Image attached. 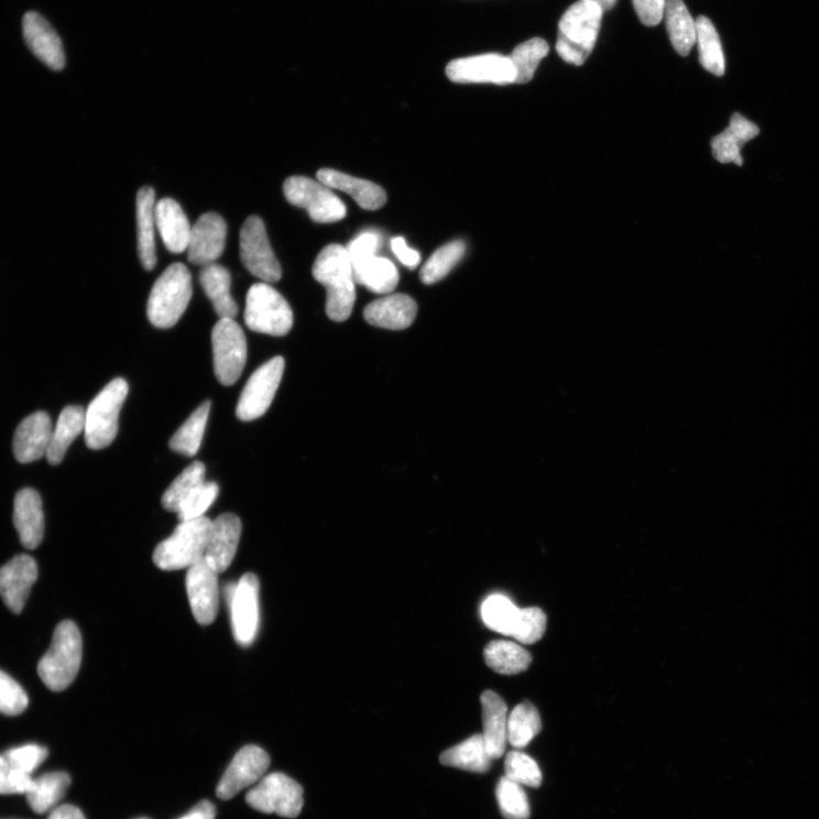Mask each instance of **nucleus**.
Here are the masks:
<instances>
[{"mask_svg": "<svg viewBox=\"0 0 819 819\" xmlns=\"http://www.w3.org/2000/svg\"><path fill=\"white\" fill-rule=\"evenodd\" d=\"M632 2L644 25L656 26L663 21L667 0H632Z\"/></svg>", "mask_w": 819, "mask_h": 819, "instance_id": "51", "label": "nucleus"}, {"mask_svg": "<svg viewBox=\"0 0 819 819\" xmlns=\"http://www.w3.org/2000/svg\"><path fill=\"white\" fill-rule=\"evenodd\" d=\"M550 46L542 39H533L518 45L509 56L516 70L515 84L529 83L539 62L549 54Z\"/></svg>", "mask_w": 819, "mask_h": 819, "instance_id": "42", "label": "nucleus"}, {"mask_svg": "<svg viewBox=\"0 0 819 819\" xmlns=\"http://www.w3.org/2000/svg\"><path fill=\"white\" fill-rule=\"evenodd\" d=\"M354 280L375 294L392 293L400 277L395 265L385 258L373 256L353 267Z\"/></svg>", "mask_w": 819, "mask_h": 819, "instance_id": "35", "label": "nucleus"}, {"mask_svg": "<svg viewBox=\"0 0 819 819\" xmlns=\"http://www.w3.org/2000/svg\"><path fill=\"white\" fill-rule=\"evenodd\" d=\"M86 408L80 405H70L63 408L47 451V460L51 465H59L67 449L76 438L85 432Z\"/></svg>", "mask_w": 819, "mask_h": 819, "instance_id": "30", "label": "nucleus"}, {"mask_svg": "<svg viewBox=\"0 0 819 819\" xmlns=\"http://www.w3.org/2000/svg\"><path fill=\"white\" fill-rule=\"evenodd\" d=\"M215 372L225 386L233 385L244 371L248 361V341L234 319H220L212 330Z\"/></svg>", "mask_w": 819, "mask_h": 819, "instance_id": "8", "label": "nucleus"}, {"mask_svg": "<svg viewBox=\"0 0 819 819\" xmlns=\"http://www.w3.org/2000/svg\"><path fill=\"white\" fill-rule=\"evenodd\" d=\"M72 777L64 772L47 773L33 779L25 794L30 808L37 813L53 809L66 795Z\"/></svg>", "mask_w": 819, "mask_h": 819, "instance_id": "33", "label": "nucleus"}, {"mask_svg": "<svg viewBox=\"0 0 819 819\" xmlns=\"http://www.w3.org/2000/svg\"><path fill=\"white\" fill-rule=\"evenodd\" d=\"M83 660V637L76 623L62 622L55 630L50 651L41 659L39 674L53 692L73 685Z\"/></svg>", "mask_w": 819, "mask_h": 819, "instance_id": "2", "label": "nucleus"}, {"mask_svg": "<svg viewBox=\"0 0 819 819\" xmlns=\"http://www.w3.org/2000/svg\"><path fill=\"white\" fill-rule=\"evenodd\" d=\"M317 178L331 189L351 195L364 210H379L386 204L387 195L385 190L371 182L359 179L331 168L319 170Z\"/></svg>", "mask_w": 819, "mask_h": 819, "instance_id": "25", "label": "nucleus"}, {"mask_svg": "<svg viewBox=\"0 0 819 819\" xmlns=\"http://www.w3.org/2000/svg\"><path fill=\"white\" fill-rule=\"evenodd\" d=\"M199 283L220 319H234L238 315V305L230 294V272L218 263L201 266Z\"/></svg>", "mask_w": 819, "mask_h": 819, "instance_id": "29", "label": "nucleus"}, {"mask_svg": "<svg viewBox=\"0 0 819 819\" xmlns=\"http://www.w3.org/2000/svg\"><path fill=\"white\" fill-rule=\"evenodd\" d=\"M216 816L217 810L215 805L208 800H204L179 819H215Z\"/></svg>", "mask_w": 819, "mask_h": 819, "instance_id": "53", "label": "nucleus"}, {"mask_svg": "<svg viewBox=\"0 0 819 819\" xmlns=\"http://www.w3.org/2000/svg\"><path fill=\"white\" fill-rule=\"evenodd\" d=\"M207 468L200 461L188 466L164 492L162 505L170 512H176L182 503L201 484L205 483Z\"/></svg>", "mask_w": 819, "mask_h": 819, "instance_id": "39", "label": "nucleus"}, {"mask_svg": "<svg viewBox=\"0 0 819 819\" xmlns=\"http://www.w3.org/2000/svg\"><path fill=\"white\" fill-rule=\"evenodd\" d=\"M696 22L700 63L708 73L717 77H723L725 74V57L719 32L706 17H699Z\"/></svg>", "mask_w": 819, "mask_h": 819, "instance_id": "36", "label": "nucleus"}, {"mask_svg": "<svg viewBox=\"0 0 819 819\" xmlns=\"http://www.w3.org/2000/svg\"><path fill=\"white\" fill-rule=\"evenodd\" d=\"M139 819H148V818H139Z\"/></svg>", "mask_w": 819, "mask_h": 819, "instance_id": "56", "label": "nucleus"}, {"mask_svg": "<svg viewBox=\"0 0 819 819\" xmlns=\"http://www.w3.org/2000/svg\"><path fill=\"white\" fill-rule=\"evenodd\" d=\"M227 602L231 613V626L236 641L243 645H251L260 625V582L252 574H245L237 585L226 588Z\"/></svg>", "mask_w": 819, "mask_h": 819, "instance_id": "10", "label": "nucleus"}, {"mask_svg": "<svg viewBox=\"0 0 819 819\" xmlns=\"http://www.w3.org/2000/svg\"><path fill=\"white\" fill-rule=\"evenodd\" d=\"M245 324L255 332L285 336L293 327L294 316L288 302L277 290L259 283L247 296Z\"/></svg>", "mask_w": 819, "mask_h": 819, "instance_id": "7", "label": "nucleus"}, {"mask_svg": "<svg viewBox=\"0 0 819 819\" xmlns=\"http://www.w3.org/2000/svg\"><path fill=\"white\" fill-rule=\"evenodd\" d=\"M440 763L473 773H487L492 765L483 735L470 736L460 744L444 751L439 758Z\"/></svg>", "mask_w": 819, "mask_h": 819, "instance_id": "32", "label": "nucleus"}, {"mask_svg": "<svg viewBox=\"0 0 819 819\" xmlns=\"http://www.w3.org/2000/svg\"><path fill=\"white\" fill-rule=\"evenodd\" d=\"M28 706V696L19 682L7 673L0 670V712L8 716H18Z\"/></svg>", "mask_w": 819, "mask_h": 819, "instance_id": "48", "label": "nucleus"}, {"mask_svg": "<svg viewBox=\"0 0 819 819\" xmlns=\"http://www.w3.org/2000/svg\"><path fill=\"white\" fill-rule=\"evenodd\" d=\"M505 777L529 788H539L542 784V772L537 763L521 751H511L505 764Z\"/></svg>", "mask_w": 819, "mask_h": 819, "instance_id": "44", "label": "nucleus"}, {"mask_svg": "<svg viewBox=\"0 0 819 819\" xmlns=\"http://www.w3.org/2000/svg\"><path fill=\"white\" fill-rule=\"evenodd\" d=\"M392 250L397 259L410 269H416L421 263V254L417 251L408 249L402 237L393 239Z\"/></svg>", "mask_w": 819, "mask_h": 819, "instance_id": "52", "label": "nucleus"}, {"mask_svg": "<svg viewBox=\"0 0 819 819\" xmlns=\"http://www.w3.org/2000/svg\"><path fill=\"white\" fill-rule=\"evenodd\" d=\"M212 521L207 517L181 522L168 538L156 546L153 561L165 571L190 568L204 559Z\"/></svg>", "mask_w": 819, "mask_h": 819, "instance_id": "5", "label": "nucleus"}, {"mask_svg": "<svg viewBox=\"0 0 819 819\" xmlns=\"http://www.w3.org/2000/svg\"><path fill=\"white\" fill-rule=\"evenodd\" d=\"M219 495V487L215 482H205L197 488L179 506L177 515L181 522H188L203 517Z\"/></svg>", "mask_w": 819, "mask_h": 819, "instance_id": "45", "label": "nucleus"}, {"mask_svg": "<svg viewBox=\"0 0 819 819\" xmlns=\"http://www.w3.org/2000/svg\"><path fill=\"white\" fill-rule=\"evenodd\" d=\"M540 730L539 713L531 702L521 703L507 717V742L516 749L527 746Z\"/></svg>", "mask_w": 819, "mask_h": 819, "instance_id": "38", "label": "nucleus"}, {"mask_svg": "<svg viewBox=\"0 0 819 819\" xmlns=\"http://www.w3.org/2000/svg\"><path fill=\"white\" fill-rule=\"evenodd\" d=\"M37 578V563L26 555L17 556L0 568V597L11 611L22 612Z\"/></svg>", "mask_w": 819, "mask_h": 819, "instance_id": "18", "label": "nucleus"}, {"mask_svg": "<svg viewBox=\"0 0 819 819\" xmlns=\"http://www.w3.org/2000/svg\"><path fill=\"white\" fill-rule=\"evenodd\" d=\"M285 370L283 357H276L262 364L249 380L236 410L242 422L262 417L275 398Z\"/></svg>", "mask_w": 819, "mask_h": 819, "instance_id": "12", "label": "nucleus"}, {"mask_svg": "<svg viewBox=\"0 0 819 819\" xmlns=\"http://www.w3.org/2000/svg\"><path fill=\"white\" fill-rule=\"evenodd\" d=\"M381 245V238L374 232H364L357 237L347 248L352 267L375 256Z\"/></svg>", "mask_w": 819, "mask_h": 819, "instance_id": "50", "label": "nucleus"}, {"mask_svg": "<svg viewBox=\"0 0 819 819\" xmlns=\"http://www.w3.org/2000/svg\"><path fill=\"white\" fill-rule=\"evenodd\" d=\"M466 253V243L455 241L438 249L423 266L421 280L426 285L435 284L449 275Z\"/></svg>", "mask_w": 819, "mask_h": 819, "instance_id": "41", "label": "nucleus"}, {"mask_svg": "<svg viewBox=\"0 0 819 819\" xmlns=\"http://www.w3.org/2000/svg\"><path fill=\"white\" fill-rule=\"evenodd\" d=\"M53 425L43 412L32 414L18 426L13 438V452L20 463H31L47 455Z\"/></svg>", "mask_w": 819, "mask_h": 819, "instance_id": "21", "label": "nucleus"}, {"mask_svg": "<svg viewBox=\"0 0 819 819\" xmlns=\"http://www.w3.org/2000/svg\"><path fill=\"white\" fill-rule=\"evenodd\" d=\"M602 10L587 0L571 6L559 22L556 50L567 63L583 65L598 41Z\"/></svg>", "mask_w": 819, "mask_h": 819, "instance_id": "3", "label": "nucleus"}, {"mask_svg": "<svg viewBox=\"0 0 819 819\" xmlns=\"http://www.w3.org/2000/svg\"><path fill=\"white\" fill-rule=\"evenodd\" d=\"M483 725L482 734L492 760L504 755L507 742V708L503 699L493 691L482 695Z\"/></svg>", "mask_w": 819, "mask_h": 819, "instance_id": "27", "label": "nucleus"}, {"mask_svg": "<svg viewBox=\"0 0 819 819\" xmlns=\"http://www.w3.org/2000/svg\"><path fill=\"white\" fill-rule=\"evenodd\" d=\"M210 410V401H205L195 410L194 414L179 428L173 438L170 439L171 450L187 457H194L197 455L205 428H207L208 425Z\"/></svg>", "mask_w": 819, "mask_h": 819, "instance_id": "37", "label": "nucleus"}, {"mask_svg": "<svg viewBox=\"0 0 819 819\" xmlns=\"http://www.w3.org/2000/svg\"><path fill=\"white\" fill-rule=\"evenodd\" d=\"M587 2L598 6L602 12H607L616 7L619 0H587Z\"/></svg>", "mask_w": 819, "mask_h": 819, "instance_id": "55", "label": "nucleus"}, {"mask_svg": "<svg viewBox=\"0 0 819 819\" xmlns=\"http://www.w3.org/2000/svg\"><path fill=\"white\" fill-rule=\"evenodd\" d=\"M485 662L494 671L516 675L528 669L532 657L525 647L511 641H493L485 647Z\"/></svg>", "mask_w": 819, "mask_h": 819, "instance_id": "34", "label": "nucleus"}, {"mask_svg": "<svg viewBox=\"0 0 819 819\" xmlns=\"http://www.w3.org/2000/svg\"><path fill=\"white\" fill-rule=\"evenodd\" d=\"M286 199L294 207L306 210L318 223H332L348 215L346 204L320 182L306 177H291L284 184Z\"/></svg>", "mask_w": 819, "mask_h": 819, "instance_id": "9", "label": "nucleus"}, {"mask_svg": "<svg viewBox=\"0 0 819 819\" xmlns=\"http://www.w3.org/2000/svg\"><path fill=\"white\" fill-rule=\"evenodd\" d=\"M315 280L327 290L326 313L336 323L348 320L357 299L356 280L347 248L331 244L318 255Z\"/></svg>", "mask_w": 819, "mask_h": 819, "instance_id": "1", "label": "nucleus"}, {"mask_svg": "<svg viewBox=\"0 0 819 819\" xmlns=\"http://www.w3.org/2000/svg\"><path fill=\"white\" fill-rule=\"evenodd\" d=\"M218 575L204 559L187 571L189 604L196 622L201 626H209L217 619L220 598Z\"/></svg>", "mask_w": 819, "mask_h": 819, "instance_id": "16", "label": "nucleus"}, {"mask_svg": "<svg viewBox=\"0 0 819 819\" xmlns=\"http://www.w3.org/2000/svg\"><path fill=\"white\" fill-rule=\"evenodd\" d=\"M32 780L31 775L15 771L4 756H0V795H25Z\"/></svg>", "mask_w": 819, "mask_h": 819, "instance_id": "49", "label": "nucleus"}, {"mask_svg": "<svg viewBox=\"0 0 819 819\" xmlns=\"http://www.w3.org/2000/svg\"><path fill=\"white\" fill-rule=\"evenodd\" d=\"M155 192L143 187L136 194V222H139V254L145 270L152 271L157 262L155 245Z\"/></svg>", "mask_w": 819, "mask_h": 819, "instance_id": "28", "label": "nucleus"}, {"mask_svg": "<svg viewBox=\"0 0 819 819\" xmlns=\"http://www.w3.org/2000/svg\"><path fill=\"white\" fill-rule=\"evenodd\" d=\"M155 221L165 248L175 254L187 251L192 227L179 203L163 198L155 205Z\"/></svg>", "mask_w": 819, "mask_h": 819, "instance_id": "24", "label": "nucleus"}, {"mask_svg": "<svg viewBox=\"0 0 819 819\" xmlns=\"http://www.w3.org/2000/svg\"><path fill=\"white\" fill-rule=\"evenodd\" d=\"M241 259L252 275L263 283L272 284L282 280L281 263L271 249L260 217H250L241 229Z\"/></svg>", "mask_w": 819, "mask_h": 819, "instance_id": "13", "label": "nucleus"}, {"mask_svg": "<svg viewBox=\"0 0 819 819\" xmlns=\"http://www.w3.org/2000/svg\"><path fill=\"white\" fill-rule=\"evenodd\" d=\"M546 629L545 613L538 608L520 609L511 635L523 644H533L542 638Z\"/></svg>", "mask_w": 819, "mask_h": 819, "instance_id": "46", "label": "nucleus"}, {"mask_svg": "<svg viewBox=\"0 0 819 819\" xmlns=\"http://www.w3.org/2000/svg\"><path fill=\"white\" fill-rule=\"evenodd\" d=\"M417 303L404 294H393L370 303L363 313L368 324L391 330L412 326L417 317Z\"/></svg>", "mask_w": 819, "mask_h": 819, "instance_id": "23", "label": "nucleus"}, {"mask_svg": "<svg viewBox=\"0 0 819 819\" xmlns=\"http://www.w3.org/2000/svg\"><path fill=\"white\" fill-rule=\"evenodd\" d=\"M665 21L669 40L680 56H688L697 44V22L682 0H667Z\"/></svg>", "mask_w": 819, "mask_h": 819, "instance_id": "31", "label": "nucleus"}, {"mask_svg": "<svg viewBox=\"0 0 819 819\" xmlns=\"http://www.w3.org/2000/svg\"><path fill=\"white\" fill-rule=\"evenodd\" d=\"M760 128L739 113L731 118L730 127L711 142L713 157L723 163L743 164L741 149L744 144L756 139Z\"/></svg>", "mask_w": 819, "mask_h": 819, "instance_id": "26", "label": "nucleus"}, {"mask_svg": "<svg viewBox=\"0 0 819 819\" xmlns=\"http://www.w3.org/2000/svg\"><path fill=\"white\" fill-rule=\"evenodd\" d=\"M520 608L501 594L490 596L482 604V619L492 631L510 636L518 618Z\"/></svg>", "mask_w": 819, "mask_h": 819, "instance_id": "40", "label": "nucleus"}, {"mask_svg": "<svg viewBox=\"0 0 819 819\" xmlns=\"http://www.w3.org/2000/svg\"><path fill=\"white\" fill-rule=\"evenodd\" d=\"M48 819H86V817L78 807L73 805H63L55 808Z\"/></svg>", "mask_w": 819, "mask_h": 819, "instance_id": "54", "label": "nucleus"}, {"mask_svg": "<svg viewBox=\"0 0 819 819\" xmlns=\"http://www.w3.org/2000/svg\"><path fill=\"white\" fill-rule=\"evenodd\" d=\"M193 296L192 275L183 263L171 264L155 282L148 303V316L160 329L173 328L185 314Z\"/></svg>", "mask_w": 819, "mask_h": 819, "instance_id": "4", "label": "nucleus"}, {"mask_svg": "<svg viewBox=\"0 0 819 819\" xmlns=\"http://www.w3.org/2000/svg\"><path fill=\"white\" fill-rule=\"evenodd\" d=\"M24 41L34 54L52 70L61 72L65 66L63 44L56 31L39 13L28 12L22 21Z\"/></svg>", "mask_w": 819, "mask_h": 819, "instance_id": "20", "label": "nucleus"}, {"mask_svg": "<svg viewBox=\"0 0 819 819\" xmlns=\"http://www.w3.org/2000/svg\"><path fill=\"white\" fill-rule=\"evenodd\" d=\"M4 757L15 771L31 775L47 760L48 750L39 744H26L9 750Z\"/></svg>", "mask_w": 819, "mask_h": 819, "instance_id": "47", "label": "nucleus"}, {"mask_svg": "<svg viewBox=\"0 0 819 819\" xmlns=\"http://www.w3.org/2000/svg\"><path fill=\"white\" fill-rule=\"evenodd\" d=\"M270 766V757L263 749L247 745L238 751L225 772L217 788V797L229 800L251 785L260 782Z\"/></svg>", "mask_w": 819, "mask_h": 819, "instance_id": "15", "label": "nucleus"}, {"mask_svg": "<svg viewBox=\"0 0 819 819\" xmlns=\"http://www.w3.org/2000/svg\"><path fill=\"white\" fill-rule=\"evenodd\" d=\"M496 799L505 819L529 818L528 798L521 784L502 777L496 787Z\"/></svg>", "mask_w": 819, "mask_h": 819, "instance_id": "43", "label": "nucleus"}, {"mask_svg": "<svg viewBox=\"0 0 819 819\" xmlns=\"http://www.w3.org/2000/svg\"><path fill=\"white\" fill-rule=\"evenodd\" d=\"M227 223L215 212L203 215L192 227L187 248L188 261L205 266L222 255L227 241Z\"/></svg>", "mask_w": 819, "mask_h": 819, "instance_id": "17", "label": "nucleus"}, {"mask_svg": "<svg viewBox=\"0 0 819 819\" xmlns=\"http://www.w3.org/2000/svg\"><path fill=\"white\" fill-rule=\"evenodd\" d=\"M242 535V522L233 514L212 521L204 561L216 572H225L231 565Z\"/></svg>", "mask_w": 819, "mask_h": 819, "instance_id": "19", "label": "nucleus"}, {"mask_svg": "<svg viewBox=\"0 0 819 819\" xmlns=\"http://www.w3.org/2000/svg\"><path fill=\"white\" fill-rule=\"evenodd\" d=\"M447 76L456 84L504 86L516 83L515 66L510 57L494 53L455 59L447 66Z\"/></svg>", "mask_w": 819, "mask_h": 819, "instance_id": "14", "label": "nucleus"}, {"mask_svg": "<svg viewBox=\"0 0 819 819\" xmlns=\"http://www.w3.org/2000/svg\"><path fill=\"white\" fill-rule=\"evenodd\" d=\"M13 522L24 548L37 549L45 534L43 502L37 491L24 489L17 494Z\"/></svg>", "mask_w": 819, "mask_h": 819, "instance_id": "22", "label": "nucleus"}, {"mask_svg": "<svg viewBox=\"0 0 819 819\" xmlns=\"http://www.w3.org/2000/svg\"><path fill=\"white\" fill-rule=\"evenodd\" d=\"M129 385L116 379L91 401L86 410L85 440L91 450L111 446L119 429V417L128 396Z\"/></svg>", "mask_w": 819, "mask_h": 819, "instance_id": "6", "label": "nucleus"}, {"mask_svg": "<svg viewBox=\"0 0 819 819\" xmlns=\"http://www.w3.org/2000/svg\"><path fill=\"white\" fill-rule=\"evenodd\" d=\"M247 801L258 811L295 818L303 808V789L290 776L272 773L264 776L248 794Z\"/></svg>", "mask_w": 819, "mask_h": 819, "instance_id": "11", "label": "nucleus"}]
</instances>
